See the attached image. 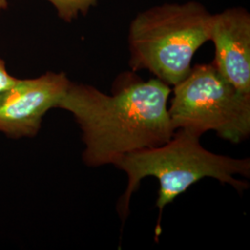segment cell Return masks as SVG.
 I'll return each instance as SVG.
<instances>
[{
  "label": "cell",
  "instance_id": "cell-1",
  "mask_svg": "<svg viewBox=\"0 0 250 250\" xmlns=\"http://www.w3.org/2000/svg\"><path fill=\"white\" fill-rule=\"evenodd\" d=\"M170 85L144 81L135 72L121 73L111 95L85 83L71 84L58 104L71 112L83 133V161L89 167L115 165L125 156L167 143L170 122Z\"/></svg>",
  "mask_w": 250,
  "mask_h": 250
},
{
  "label": "cell",
  "instance_id": "cell-2",
  "mask_svg": "<svg viewBox=\"0 0 250 250\" xmlns=\"http://www.w3.org/2000/svg\"><path fill=\"white\" fill-rule=\"evenodd\" d=\"M116 167L128 177L125 194L117 204L124 223L129 215L131 197L141 181L148 176L158 179L160 214L156 236L161 232L163 208L198 181L205 177L217 179L242 193L249 188V184L235 176L249 178L250 175V159H234L208 151L199 143V136L182 129L176 130L167 143L126 155Z\"/></svg>",
  "mask_w": 250,
  "mask_h": 250
},
{
  "label": "cell",
  "instance_id": "cell-3",
  "mask_svg": "<svg viewBox=\"0 0 250 250\" xmlns=\"http://www.w3.org/2000/svg\"><path fill=\"white\" fill-rule=\"evenodd\" d=\"M211 13L196 1L162 4L146 9L128 31L130 67L146 70L170 86L192 68L199 47L209 41Z\"/></svg>",
  "mask_w": 250,
  "mask_h": 250
},
{
  "label": "cell",
  "instance_id": "cell-4",
  "mask_svg": "<svg viewBox=\"0 0 250 250\" xmlns=\"http://www.w3.org/2000/svg\"><path fill=\"white\" fill-rule=\"evenodd\" d=\"M168 107L173 129L201 136L213 131L233 144L250 134V95L236 89L213 62L197 64L173 85Z\"/></svg>",
  "mask_w": 250,
  "mask_h": 250
},
{
  "label": "cell",
  "instance_id": "cell-5",
  "mask_svg": "<svg viewBox=\"0 0 250 250\" xmlns=\"http://www.w3.org/2000/svg\"><path fill=\"white\" fill-rule=\"evenodd\" d=\"M70 84L64 72L18 79L0 94V133L15 139L36 136L46 112L58 107Z\"/></svg>",
  "mask_w": 250,
  "mask_h": 250
},
{
  "label": "cell",
  "instance_id": "cell-6",
  "mask_svg": "<svg viewBox=\"0 0 250 250\" xmlns=\"http://www.w3.org/2000/svg\"><path fill=\"white\" fill-rule=\"evenodd\" d=\"M209 41L214 44L212 62L236 89L250 95V14L241 7L211 14Z\"/></svg>",
  "mask_w": 250,
  "mask_h": 250
},
{
  "label": "cell",
  "instance_id": "cell-7",
  "mask_svg": "<svg viewBox=\"0 0 250 250\" xmlns=\"http://www.w3.org/2000/svg\"><path fill=\"white\" fill-rule=\"evenodd\" d=\"M57 10L58 16L66 22H72L79 15H86L98 0H47Z\"/></svg>",
  "mask_w": 250,
  "mask_h": 250
},
{
  "label": "cell",
  "instance_id": "cell-8",
  "mask_svg": "<svg viewBox=\"0 0 250 250\" xmlns=\"http://www.w3.org/2000/svg\"><path fill=\"white\" fill-rule=\"evenodd\" d=\"M17 80L18 79L16 77L9 74L6 67V63L3 59L0 58V94L9 89Z\"/></svg>",
  "mask_w": 250,
  "mask_h": 250
},
{
  "label": "cell",
  "instance_id": "cell-9",
  "mask_svg": "<svg viewBox=\"0 0 250 250\" xmlns=\"http://www.w3.org/2000/svg\"><path fill=\"white\" fill-rule=\"evenodd\" d=\"M9 0H0V10L8 9Z\"/></svg>",
  "mask_w": 250,
  "mask_h": 250
}]
</instances>
